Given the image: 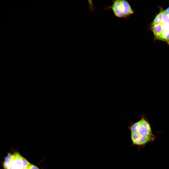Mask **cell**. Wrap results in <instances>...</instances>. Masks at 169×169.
Segmentation results:
<instances>
[{"label":"cell","instance_id":"5b68a950","mask_svg":"<svg viewBox=\"0 0 169 169\" xmlns=\"http://www.w3.org/2000/svg\"><path fill=\"white\" fill-rule=\"evenodd\" d=\"M151 29L156 38L159 37L163 32L162 23L152 26Z\"/></svg>","mask_w":169,"mask_h":169},{"label":"cell","instance_id":"ba28073f","mask_svg":"<svg viewBox=\"0 0 169 169\" xmlns=\"http://www.w3.org/2000/svg\"><path fill=\"white\" fill-rule=\"evenodd\" d=\"M13 154L8 153L5 157L4 163L3 166L4 169H7L8 166L10 161L12 159Z\"/></svg>","mask_w":169,"mask_h":169},{"label":"cell","instance_id":"3957f363","mask_svg":"<svg viewBox=\"0 0 169 169\" xmlns=\"http://www.w3.org/2000/svg\"><path fill=\"white\" fill-rule=\"evenodd\" d=\"M125 18L129 17L134 12V11L132 9L129 3L127 0H121Z\"/></svg>","mask_w":169,"mask_h":169},{"label":"cell","instance_id":"4fadbf2b","mask_svg":"<svg viewBox=\"0 0 169 169\" xmlns=\"http://www.w3.org/2000/svg\"><path fill=\"white\" fill-rule=\"evenodd\" d=\"M28 169H39L34 165L30 164L28 167Z\"/></svg>","mask_w":169,"mask_h":169},{"label":"cell","instance_id":"5bb4252c","mask_svg":"<svg viewBox=\"0 0 169 169\" xmlns=\"http://www.w3.org/2000/svg\"><path fill=\"white\" fill-rule=\"evenodd\" d=\"M164 10L165 13L169 15V6L167 8Z\"/></svg>","mask_w":169,"mask_h":169},{"label":"cell","instance_id":"7c38bea8","mask_svg":"<svg viewBox=\"0 0 169 169\" xmlns=\"http://www.w3.org/2000/svg\"><path fill=\"white\" fill-rule=\"evenodd\" d=\"M162 24L163 31H169V23Z\"/></svg>","mask_w":169,"mask_h":169},{"label":"cell","instance_id":"30bf717a","mask_svg":"<svg viewBox=\"0 0 169 169\" xmlns=\"http://www.w3.org/2000/svg\"><path fill=\"white\" fill-rule=\"evenodd\" d=\"M168 23H169V15L165 12L163 16L161 23L164 24Z\"/></svg>","mask_w":169,"mask_h":169},{"label":"cell","instance_id":"52a82bcc","mask_svg":"<svg viewBox=\"0 0 169 169\" xmlns=\"http://www.w3.org/2000/svg\"><path fill=\"white\" fill-rule=\"evenodd\" d=\"M156 39L165 42L169 45V31H163L161 34Z\"/></svg>","mask_w":169,"mask_h":169},{"label":"cell","instance_id":"9a60e30c","mask_svg":"<svg viewBox=\"0 0 169 169\" xmlns=\"http://www.w3.org/2000/svg\"><path fill=\"white\" fill-rule=\"evenodd\" d=\"M28 169V168H25V169Z\"/></svg>","mask_w":169,"mask_h":169},{"label":"cell","instance_id":"8992f818","mask_svg":"<svg viewBox=\"0 0 169 169\" xmlns=\"http://www.w3.org/2000/svg\"><path fill=\"white\" fill-rule=\"evenodd\" d=\"M165 12L164 10L162 11L157 15L151 23L152 26L161 23L163 16Z\"/></svg>","mask_w":169,"mask_h":169},{"label":"cell","instance_id":"277c9868","mask_svg":"<svg viewBox=\"0 0 169 169\" xmlns=\"http://www.w3.org/2000/svg\"><path fill=\"white\" fill-rule=\"evenodd\" d=\"M14 164L15 169H23L22 157L17 152L14 154Z\"/></svg>","mask_w":169,"mask_h":169},{"label":"cell","instance_id":"8fae6325","mask_svg":"<svg viewBox=\"0 0 169 169\" xmlns=\"http://www.w3.org/2000/svg\"><path fill=\"white\" fill-rule=\"evenodd\" d=\"M23 169L27 168L30 164L23 157H22Z\"/></svg>","mask_w":169,"mask_h":169},{"label":"cell","instance_id":"7a4b0ae2","mask_svg":"<svg viewBox=\"0 0 169 169\" xmlns=\"http://www.w3.org/2000/svg\"><path fill=\"white\" fill-rule=\"evenodd\" d=\"M108 8L112 10L114 15L116 17L120 18H125L121 0H113L111 5Z\"/></svg>","mask_w":169,"mask_h":169},{"label":"cell","instance_id":"9c48e42d","mask_svg":"<svg viewBox=\"0 0 169 169\" xmlns=\"http://www.w3.org/2000/svg\"><path fill=\"white\" fill-rule=\"evenodd\" d=\"M14 155L13 154L12 158L8 164L7 169H15L14 164Z\"/></svg>","mask_w":169,"mask_h":169},{"label":"cell","instance_id":"6da1fadb","mask_svg":"<svg viewBox=\"0 0 169 169\" xmlns=\"http://www.w3.org/2000/svg\"><path fill=\"white\" fill-rule=\"evenodd\" d=\"M128 128L131 132V138L133 145L144 147L149 142L154 141L156 138L146 116L142 115L138 121L130 123Z\"/></svg>","mask_w":169,"mask_h":169}]
</instances>
